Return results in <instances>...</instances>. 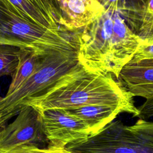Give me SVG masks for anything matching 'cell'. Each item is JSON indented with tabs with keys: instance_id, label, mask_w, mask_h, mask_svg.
Segmentation results:
<instances>
[{
	"instance_id": "cell-1",
	"label": "cell",
	"mask_w": 153,
	"mask_h": 153,
	"mask_svg": "<svg viewBox=\"0 0 153 153\" xmlns=\"http://www.w3.org/2000/svg\"><path fill=\"white\" fill-rule=\"evenodd\" d=\"M133 97L111 74L87 69L79 63L47 95L25 105L32 106L40 111L72 110L89 105L112 106L137 117L139 111Z\"/></svg>"
},
{
	"instance_id": "cell-2",
	"label": "cell",
	"mask_w": 153,
	"mask_h": 153,
	"mask_svg": "<svg viewBox=\"0 0 153 153\" xmlns=\"http://www.w3.org/2000/svg\"><path fill=\"white\" fill-rule=\"evenodd\" d=\"M142 41L119 12L105 10L78 33L79 63L87 69L112 74L118 78Z\"/></svg>"
},
{
	"instance_id": "cell-3",
	"label": "cell",
	"mask_w": 153,
	"mask_h": 153,
	"mask_svg": "<svg viewBox=\"0 0 153 153\" xmlns=\"http://www.w3.org/2000/svg\"><path fill=\"white\" fill-rule=\"evenodd\" d=\"M64 29H51L13 12L0 0V44L39 55L55 50H78V33Z\"/></svg>"
},
{
	"instance_id": "cell-4",
	"label": "cell",
	"mask_w": 153,
	"mask_h": 153,
	"mask_svg": "<svg viewBox=\"0 0 153 153\" xmlns=\"http://www.w3.org/2000/svg\"><path fill=\"white\" fill-rule=\"evenodd\" d=\"M78 64V50H55L43 56L30 77L11 94L0 97V128L26 103L47 95Z\"/></svg>"
},
{
	"instance_id": "cell-5",
	"label": "cell",
	"mask_w": 153,
	"mask_h": 153,
	"mask_svg": "<svg viewBox=\"0 0 153 153\" xmlns=\"http://www.w3.org/2000/svg\"><path fill=\"white\" fill-rule=\"evenodd\" d=\"M76 153H153V146L140 140L120 120L101 131L66 146Z\"/></svg>"
},
{
	"instance_id": "cell-6",
	"label": "cell",
	"mask_w": 153,
	"mask_h": 153,
	"mask_svg": "<svg viewBox=\"0 0 153 153\" xmlns=\"http://www.w3.org/2000/svg\"><path fill=\"white\" fill-rule=\"evenodd\" d=\"M16 115L0 130V153H15L33 146H41L46 139L38 109L23 105Z\"/></svg>"
},
{
	"instance_id": "cell-7",
	"label": "cell",
	"mask_w": 153,
	"mask_h": 153,
	"mask_svg": "<svg viewBox=\"0 0 153 153\" xmlns=\"http://www.w3.org/2000/svg\"><path fill=\"white\" fill-rule=\"evenodd\" d=\"M48 144L58 147L85 139L90 135L85 124L69 110L39 111Z\"/></svg>"
},
{
	"instance_id": "cell-8",
	"label": "cell",
	"mask_w": 153,
	"mask_h": 153,
	"mask_svg": "<svg viewBox=\"0 0 153 153\" xmlns=\"http://www.w3.org/2000/svg\"><path fill=\"white\" fill-rule=\"evenodd\" d=\"M62 15L61 26L76 32L99 17L105 9L96 0H57Z\"/></svg>"
},
{
	"instance_id": "cell-9",
	"label": "cell",
	"mask_w": 153,
	"mask_h": 153,
	"mask_svg": "<svg viewBox=\"0 0 153 153\" xmlns=\"http://www.w3.org/2000/svg\"><path fill=\"white\" fill-rule=\"evenodd\" d=\"M120 76L133 96L153 98V58L131 59L123 67Z\"/></svg>"
},
{
	"instance_id": "cell-10",
	"label": "cell",
	"mask_w": 153,
	"mask_h": 153,
	"mask_svg": "<svg viewBox=\"0 0 153 153\" xmlns=\"http://www.w3.org/2000/svg\"><path fill=\"white\" fill-rule=\"evenodd\" d=\"M69 111L85 124L90 131V135L101 131L120 113H123L118 107L106 105H89Z\"/></svg>"
},
{
	"instance_id": "cell-11",
	"label": "cell",
	"mask_w": 153,
	"mask_h": 153,
	"mask_svg": "<svg viewBox=\"0 0 153 153\" xmlns=\"http://www.w3.org/2000/svg\"><path fill=\"white\" fill-rule=\"evenodd\" d=\"M33 51L20 50L19 64L12 75V80L5 95H8L19 88L37 69L42 56Z\"/></svg>"
},
{
	"instance_id": "cell-12",
	"label": "cell",
	"mask_w": 153,
	"mask_h": 153,
	"mask_svg": "<svg viewBox=\"0 0 153 153\" xmlns=\"http://www.w3.org/2000/svg\"><path fill=\"white\" fill-rule=\"evenodd\" d=\"M11 11L29 20L51 29H64L51 21L29 0H3Z\"/></svg>"
},
{
	"instance_id": "cell-13",
	"label": "cell",
	"mask_w": 153,
	"mask_h": 153,
	"mask_svg": "<svg viewBox=\"0 0 153 153\" xmlns=\"http://www.w3.org/2000/svg\"><path fill=\"white\" fill-rule=\"evenodd\" d=\"M20 51L17 47L0 44V78L12 76L19 64Z\"/></svg>"
},
{
	"instance_id": "cell-14",
	"label": "cell",
	"mask_w": 153,
	"mask_h": 153,
	"mask_svg": "<svg viewBox=\"0 0 153 153\" xmlns=\"http://www.w3.org/2000/svg\"><path fill=\"white\" fill-rule=\"evenodd\" d=\"M51 21L60 26L62 15L57 0H29Z\"/></svg>"
},
{
	"instance_id": "cell-15",
	"label": "cell",
	"mask_w": 153,
	"mask_h": 153,
	"mask_svg": "<svg viewBox=\"0 0 153 153\" xmlns=\"http://www.w3.org/2000/svg\"><path fill=\"white\" fill-rule=\"evenodd\" d=\"M146 58H153V31L142 39V42L132 59L137 60Z\"/></svg>"
},
{
	"instance_id": "cell-16",
	"label": "cell",
	"mask_w": 153,
	"mask_h": 153,
	"mask_svg": "<svg viewBox=\"0 0 153 153\" xmlns=\"http://www.w3.org/2000/svg\"><path fill=\"white\" fill-rule=\"evenodd\" d=\"M15 153H76L66 147H58L48 144L47 146H33Z\"/></svg>"
},
{
	"instance_id": "cell-17",
	"label": "cell",
	"mask_w": 153,
	"mask_h": 153,
	"mask_svg": "<svg viewBox=\"0 0 153 153\" xmlns=\"http://www.w3.org/2000/svg\"><path fill=\"white\" fill-rule=\"evenodd\" d=\"M139 114L137 116L139 119L146 120L153 117V98L146 101L139 108Z\"/></svg>"
}]
</instances>
